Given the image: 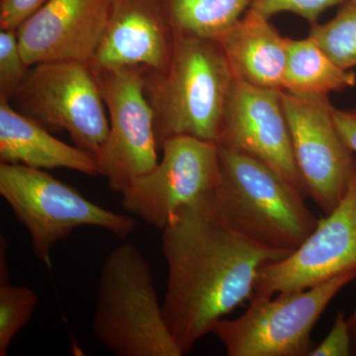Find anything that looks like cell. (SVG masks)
<instances>
[{
	"label": "cell",
	"instance_id": "cell-16",
	"mask_svg": "<svg viewBox=\"0 0 356 356\" xmlns=\"http://www.w3.org/2000/svg\"><path fill=\"white\" fill-rule=\"evenodd\" d=\"M287 40L269 19L248 9L216 42L236 79L282 90Z\"/></svg>",
	"mask_w": 356,
	"mask_h": 356
},
{
	"label": "cell",
	"instance_id": "cell-4",
	"mask_svg": "<svg viewBox=\"0 0 356 356\" xmlns=\"http://www.w3.org/2000/svg\"><path fill=\"white\" fill-rule=\"evenodd\" d=\"M92 330L119 356H181L163 318L149 262L123 243L103 262Z\"/></svg>",
	"mask_w": 356,
	"mask_h": 356
},
{
	"label": "cell",
	"instance_id": "cell-26",
	"mask_svg": "<svg viewBox=\"0 0 356 356\" xmlns=\"http://www.w3.org/2000/svg\"><path fill=\"white\" fill-rule=\"evenodd\" d=\"M348 327L351 334V339H353V355H356V308L353 311V315L350 318H348Z\"/></svg>",
	"mask_w": 356,
	"mask_h": 356
},
{
	"label": "cell",
	"instance_id": "cell-1",
	"mask_svg": "<svg viewBox=\"0 0 356 356\" xmlns=\"http://www.w3.org/2000/svg\"><path fill=\"white\" fill-rule=\"evenodd\" d=\"M210 198L184 206L161 229L166 325L184 355L252 299L261 267L290 254L250 242L220 221Z\"/></svg>",
	"mask_w": 356,
	"mask_h": 356
},
{
	"label": "cell",
	"instance_id": "cell-11",
	"mask_svg": "<svg viewBox=\"0 0 356 356\" xmlns=\"http://www.w3.org/2000/svg\"><path fill=\"white\" fill-rule=\"evenodd\" d=\"M355 268L356 168L341 202L318 220L305 242L284 259L261 267L254 295L302 291Z\"/></svg>",
	"mask_w": 356,
	"mask_h": 356
},
{
	"label": "cell",
	"instance_id": "cell-22",
	"mask_svg": "<svg viewBox=\"0 0 356 356\" xmlns=\"http://www.w3.org/2000/svg\"><path fill=\"white\" fill-rule=\"evenodd\" d=\"M346 0H254L250 8L270 19L275 14L292 13L308 21L311 26L317 24L321 14L341 6Z\"/></svg>",
	"mask_w": 356,
	"mask_h": 356
},
{
	"label": "cell",
	"instance_id": "cell-2",
	"mask_svg": "<svg viewBox=\"0 0 356 356\" xmlns=\"http://www.w3.org/2000/svg\"><path fill=\"white\" fill-rule=\"evenodd\" d=\"M219 147V146H218ZM220 177L213 212L250 242L287 254L317 226L305 194L259 159L219 147Z\"/></svg>",
	"mask_w": 356,
	"mask_h": 356
},
{
	"label": "cell",
	"instance_id": "cell-19",
	"mask_svg": "<svg viewBox=\"0 0 356 356\" xmlns=\"http://www.w3.org/2000/svg\"><path fill=\"white\" fill-rule=\"evenodd\" d=\"M309 37L344 70L356 67V6L346 0L336 16L324 24L311 26Z\"/></svg>",
	"mask_w": 356,
	"mask_h": 356
},
{
	"label": "cell",
	"instance_id": "cell-6",
	"mask_svg": "<svg viewBox=\"0 0 356 356\" xmlns=\"http://www.w3.org/2000/svg\"><path fill=\"white\" fill-rule=\"evenodd\" d=\"M356 278V268L317 286L273 297L254 295L235 320L222 318L212 334L229 356H309L311 334L332 300Z\"/></svg>",
	"mask_w": 356,
	"mask_h": 356
},
{
	"label": "cell",
	"instance_id": "cell-3",
	"mask_svg": "<svg viewBox=\"0 0 356 356\" xmlns=\"http://www.w3.org/2000/svg\"><path fill=\"white\" fill-rule=\"evenodd\" d=\"M144 79L159 149L175 137L218 144L235 77L215 40L175 36L166 69Z\"/></svg>",
	"mask_w": 356,
	"mask_h": 356
},
{
	"label": "cell",
	"instance_id": "cell-5",
	"mask_svg": "<svg viewBox=\"0 0 356 356\" xmlns=\"http://www.w3.org/2000/svg\"><path fill=\"white\" fill-rule=\"evenodd\" d=\"M0 195L31 236L36 259L51 267L56 243L81 227H98L129 238L137 222L91 202L70 185L44 170L0 163Z\"/></svg>",
	"mask_w": 356,
	"mask_h": 356
},
{
	"label": "cell",
	"instance_id": "cell-21",
	"mask_svg": "<svg viewBox=\"0 0 356 356\" xmlns=\"http://www.w3.org/2000/svg\"><path fill=\"white\" fill-rule=\"evenodd\" d=\"M29 69L21 51L17 31L0 29V99H13Z\"/></svg>",
	"mask_w": 356,
	"mask_h": 356
},
{
	"label": "cell",
	"instance_id": "cell-15",
	"mask_svg": "<svg viewBox=\"0 0 356 356\" xmlns=\"http://www.w3.org/2000/svg\"><path fill=\"white\" fill-rule=\"evenodd\" d=\"M0 163L38 170L67 168L102 177L97 158L51 136L38 122L0 99Z\"/></svg>",
	"mask_w": 356,
	"mask_h": 356
},
{
	"label": "cell",
	"instance_id": "cell-27",
	"mask_svg": "<svg viewBox=\"0 0 356 356\" xmlns=\"http://www.w3.org/2000/svg\"><path fill=\"white\" fill-rule=\"evenodd\" d=\"M350 1L353 2V3H355L356 6V0H350Z\"/></svg>",
	"mask_w": 356,
	"mask_h": 356
},
{
	"label": "cell",
	"instance_id": "cell-24",
	"mask_svg": "<svg viewBox=\"0 0 356 356\" xmlns=\"http://www.w3.org/2000/svg\"><path fill=\"white\" fill-rule=\"evenodd\" d=\"M49 0H0V29L17 30Z\"/></svg>",
	"mask_w": 356,
	"mask_h": 356
},
{
	"label": "cell",
	"instance_id": "cell-14",
	"mask_svg": "<svg viewBox=\"0 0 356 356\" xmlns=\"http://www.w3.org/2000/svg\"><path fill=\"white\" fill-rule=\"evenodd\" d=\"M175 43L163 0H110L104 34L89 64L95 69L140 67L163 72Z\"/></svg>",
	"mask_w": 356,
	"mask_h": 356
},
{
	"label": "cell",
	"instance_id": "cell-17",
	"mask_svg": "<svg viewBox=\"0 0 356 356\" xmlns=\"http://www.w3.org/2000/svg\"><path fill=\"white\" fill-rule=\"evenodd\" d=\"M355 84V72L339 67L310 37L288 38L282 90L298 95L329 96Z\"/></svg>",
	"mask_w": 356,
	"mask_h": 356
},
{
	"label": "cell",
	"instance_id": "cell-13",
	"mask_svg": "<svg viewBox=\"0 0 356 356\" xmlns=\"http://www.w3.org/2000/svg\"><path fill=\"white\" fill-rule=\"evenodd\" d=\"M110 0H49L17 31L26 64L90 63L102 42Z\"/></svg>",
	"mask_w": 356,
	"mask_h": 356
},
{
	"label": "cell",
	"instance_id": "cell-10",
	"mask_svg": "<svg viewBox=\"0 0 356 356\" xmlns=\"http://www.w3.org/2000/svg\"><path fill=\"white\" fill-rule=\"evenodd\" d=\"M281 97L306 195L330 214L348 192L356 168L355 153L339 133L329 96L281 90Z\"/></svg>",
	"mask_w": 356,
	"mask_h": 356
},
{
	"label": "cell",
	"instance_id": "cell-18",
	"mask_svg": "<svg viewBox=\"0 0 356 356\" xmlns=\"http://www.w3.org/2000/svg\"><path fill=\"white\" fill-rule=\"evenodd\" d=\"M254 0H163L175 36L219 39Z\"/></svg>",
	"mask_w": 356,
	"mask_h": 356
},
{
	"label": "cell",
	"instance_id": "cell-8",
	"mask_svg": "<svg viewBox=\"0 0 356 356\" xmlns=\"http://www.w3.org/2000/svg\"><path fill=\"white\" fill-rule=\"evenodd\" d=\"M92 69L109 119L108 138L96 158L110 189L121 193L159 163L154 112L145 90V69Z\"/></svg>",
	"mask_w": 356,
	"mask_h": 356
},
{
	"label": "cell",
	"instance_id": "cell-20",
	"mask_svg": "<svg viewBox=\"0 0 356 356\" xmlns=\"http://www.w3.org/2000/svg\"><path fill=\"white\" fill-rule=\"evenodd\" d=\"M38 296L31 288L0 286V355L6 356L14 337L31 320Z\"/></svg>",
	"mask_w": 356,
	"mask_h": 356
},
{
	"label": "cell",
	"instance_id": "cell-9",
	"mask_svg": "<svg viewBox=\"0 0 356 356\" xmlns=\"http://www.w3.org/2000/svg\"><path fill=\"white\" fill-rule=\"evenodd\" d=\"M163 159L122 193V207L154 228L165 229L180 208L209 198L219 184V147L192 137L161 145Z\"/></svg>",
	"mask_w": 356,
	"mask_h": 356
},
{
	"label": "cell",
	"instance_id": "cell-7",
	"mask_svg": "<svg viewBox=\"0 0 356 356\" xmlns=\"http://www.w3.org/2000/svg\"><path fill=\"white\" fill-rule=\"evenodd\" d=\"M51 132L65 131L76 147L97 156L109 134L102 89L89 63L32 65L9 102Z\"/></svg>",
	"mask_w": 356,
	"mask_h": 356
},
{
	"label": "cell",
	"instance_id": "cell-25",
	"mask_svg": "<svg viewBox=\"0 0 356 356\" xmlns=\"http://www.w3.org/2000/svg\"><path fill=\"white\" fill-rule=\"evenodd\" d=\"M334 120L343 140L356 154V109H334Z\"/></svg>",
	"mask_w": 356,
	"mask_h": 356
},
{
	"label": "cell",
	"instance_id": "cell-12",
	"mask_svg": "<svg viewBox=\"0 0 356 356\" xmlns=\"http://www.w3.org/2000/svg\"><path fill=\"white\" fill-rule=\"evenodd\" d=\"M217 145L259 159L306 195L281 90L235 79Z\"/></svg>",
	"mask_w": 356,
	"mask_h": 356
},
{
	"label": "cell",
	"instance_id": "cell-23",
	"mask_svg": "<svg viewBox=\"0 0 356 356\" xmlns=\"http://www.w3.org/2000/svg\"><path fill=\"white\" fill-rule=\"evenodd\" d=\"M353 339L343 312L337 311L334 325L324 341L314 346L309 356H350Z\"/></svg>",
	"mask_w": 356,
	"mask_h": 356
}]
</instances>
